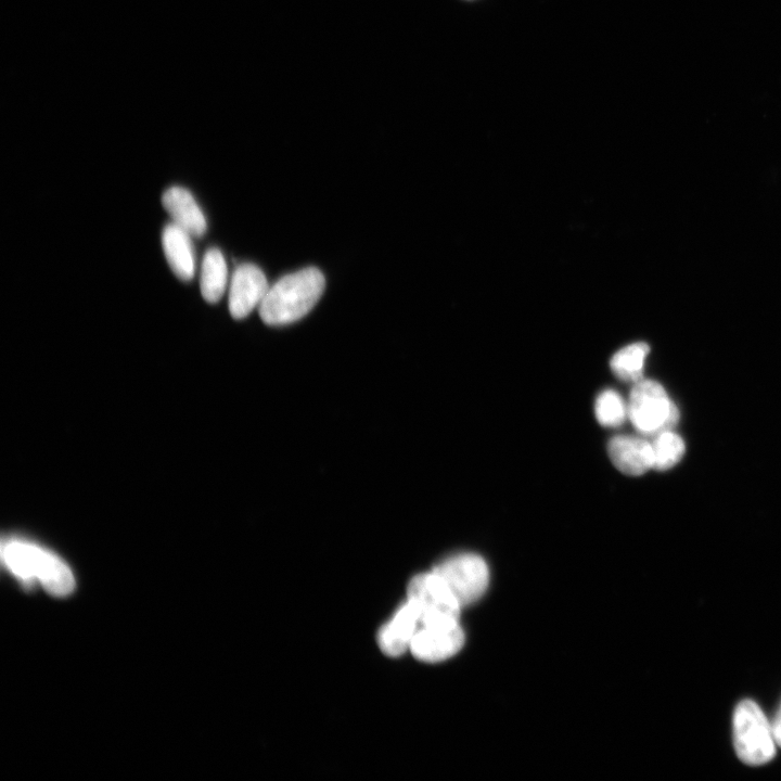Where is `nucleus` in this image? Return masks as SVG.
Instances as JSON below:
<instances>
[{"label": "nucleus", "instance_id": "9b49d317", "mask_svg": "<svg viewBox=\"0 0 781 781\" xmlns=\"http://www.w3.org/2000/svg\"><path fill=\"white\" fill-rule=\"evenodd\" d=\"M162 204L172 222L191 236L200 238L206 231L204 214L193 195L182 187H171L162 195Z\"/></svg>", "mask_w": 781, "mask_h": 781}, {"label": "nucleus", "instance_id": "0eeeda50", "mask_svg": "<svg viewBox=\"0 0 781 781\" xmlns=\"http://www.w3.org/2000/svg\"><path fill=\"white\" fill-rule=\"evenodd\" d=\"M464 643V633L458 622L420 626L409 650L424 662H438L451 657Z\"/></svg>", "mask_w": 781, "mask_h": 781}, {"label": "nucleus", "instance_id": "9d476101", "mask_svg": "<svg viewBox=\"0 0 781 781\" xmlns=\"http://www.w3.org/2000/svg\"><path fill=\"white\" fill-rule=\"evenodd\" d=\"M613 464L624 474L642 475L653 469L651 441L631 435L614 436L607 446Z\"/></svg>", "mask_w": 781, "mask_h": 781}, {"label": "nucleus", "instance_id": "f03ea898", "mask_svg": "<svg viewBox=\"0 0 781 781\" xmlns=\"http://www.w3.org/2000/svg\"><path fill=\"white\" fill-rule=\"evenodd\" d=\"M325 280L313 267L287 274L269 287L259 316L269 325H283L307 315L321 297Z\"/></svg>", "mask_w": 781, "mask_h": 781}, {"label": "nucleus", "instance_id": "dca6fc26", "mask_svg": "<svg viewBox=\"0 0 781 781\" xmlns=\"http://www.w3.org/2000/svg\"><path fill=\"white\" fill-rule=\"evenodd\" d=\"M594 414L601 425L616 427L628 418V404L616 390L604 389L596 399Z\"/></svg>", "mask_w": 781, "mask_h": 781}, {"label": "nucleus", "instance_id": "1a4fd4ad", "mask_svg": "<svg viewBox=\"0 0 781 781\" xmlns=\"http://www.w3.org/2000/svg\"><path fill=\"white\" fill-rule=\"evenodd\" d=\"M420 627V616L415 606L407 600L394 614L392 619L381 627L377 643L388 656L405 653Z\"/></svg>", "mask_w": 781, "mask_h": 781}, {"label": "nucleus", "instance_id": "f8f14e48", "mask_svg": "<svg viewBox=\"0 0 781 781\" xmlns=\"http://www.w3.org/2000/svg\"><path fill=\"white\" fill-rule=\"evenodd\" d=\"M162 245L166 260L177 278L182 281L191 280L195 271L191 235L171 222L163 230Z\"/></svg>", "mask_w": 781, "mask_h": 781}, {"label": "nucleus", "instance_id": "39448f33", "mask_svg": "<svg viewBox=\"0 0 781 781\" xmlns=\"http://www.w3.org/2000/svg\"><path fill=\"white\" fill-rule=\"evenodd\" d=\"M407 600L415 606L420 626L458 622L461 605L433 571L415 575L409 581Z\"/></svg>", "mask_w": 781, "mask_h": 781}, {"label": "nucleus", "instance_id": "6e6552de", "mask_svg": "<svg viewBox=\"0 0 781 781\" xmlns=\"http://www.w3.org/2000/svg\"><path fill=\"white\" fill-rule=\"evenodd\" d=\"M269 290L263 270L254 264L240 265L232 274L229 291V311L234 319H243L260 305Z\"/></svg>", "mask_w": 781, "mask_h": 781}, {"label": "nucleus", "instance_id": "20e7f679", "mask_svg": "<svg viewBox=\"0 0 781 781\" xmlns=\"http://www.w3.org/2000/svg\"><path fill=\"white\" fill-rule=\"evenodd\" d=\"M628 418L642 435L671 430L679 420V411L664 387L656 381L633 383L628 400Z\"/></svg>", "mask_w": 781, "mask_h": 781}, {"label": "nucleus", "instance_id": "7ed1b4c3", "mask_svg": "<svg viewBox=\"0 0 781 781\" xmlns=\"http://www.w3.org/2000/svg\"><path fill=\"white\" fill-rule=\"evenodd\" d=\"M732 732L735 753L744 764L760 766L774 757L778 745L771 721L754 701L743 700L737 705Z\"/></svg>", "mask_w": 781, "mask_h": 781}, {"label": "nucleus", "instance_id": "f3484780", "mask_svg": "<svg viewBox=\"0 0 781 781\" xmlns=\"http://www.w3.org/2000/svg\"><path fill=\"white\" fill-rule=\"evenodd\" d=\"M772 732L778 746L781 747V704L777 710V714L771 721Z\"/></svg>", "mask_w": 781, "mask_h": 781}, {"label": "nucleus", "instance_id": "423d86ee", "mask_svg": "<svg viewBox=\"0 0 781 781\" xmlns=\"http://www.w3.org/2000/svg\"><path fill=\"white\" fill-rule=\"evenodd\" d=\"M452 592L461 607L478 600L485 592L489 571L483 558L461 553L445 559L433 569Z\"/></svg>", "mask_w": 781, "mask_h": 781}, {"label": "nucleus", "instance_id": "ddd939ff", "mask_svg": "<svg viewBox=\"0 0 781 781\" xmlns=\"http://www.w3.org/2000/svg\"><path fill=\"white\" fill-rule=\"evenodd\" d=\"M228 281V269L223 255L218 248L205 253L201 269V293L203 298L215 304L222 297Z\"/></svg>", "mask_w": 781, "mask_h": 781}, {"label": "nucleus", "instance_id": "f257e3e1", "mask_svg": "<svg viewBox=\"0 0 781 781\" xmlns=\"http://www.w3.org/2000/svg\"><path fill=\"white\" fill-rule=\"evenodd\" d=\"M1 559L26 587L39 582L55 597L67 596L75 588V578L67 564L52 552L27 540L3 538Z\"/></svg>", "mask_w": 781, "mask_h": 781}, {"label": "nucleus", "instance_id": "4468645a", "mask_svg": "<svg viewBox=\"0 0 781 781\" xmlns=\"http://www.w3.org/2000/svg\"><path fill=\"white\" fill-rule=\"evenodd\" d=\"M650 347L643 342L632 343L616 351L610 361L612 372L619 380L636 383L642 379Z\"/></svg>", "mask_w": 781, "mask_h": 781}, {"label": "nucleus", "instance_id": "2eb2a0df", "mask_svg": "<svg viewBox=\"0 0 781 781\" xmlns=\"http://www.w3.org/2000/svg\"><path fill=\"white\" fill-rule=\"evenodd\" d=\"M653 450V469L664 471L676 465L686 452L681 436L671 430L655 435L651 443Z\"/></svg>", "mask_w": 781, "mask_h": 781}]
</instances>
